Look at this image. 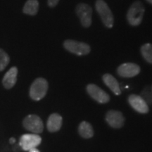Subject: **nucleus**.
Segmentation results:
<instances>
[{
	"instance_id": "1",
	"label": "nucleus",
	"mask_w": 152,
	"mask_h": 152,
	"mask_svg": "<svg viewBox=\"0 0 152 152\" xmlns=\"http://www.w3.org/2000/svg\"><path fill=\"white\" fill-rule=\"evenodd\" d=\"M144 14V7L141 1H136L130 6L127 14V19L131 26H139L142 21Z\"/></svg>"
},
{
	"instance_id": "2",
	"label": "nucleus",
	"mask_w": 152,
	"mask_h": 152,
	"mask_svg": "<svg viewBox=\"0 0 152 152\" xmlns=\"http://www.w3.org/2000/svg\"><path fill=\"white\" fill-rule=\"evenodd\" d=\"M48 90V83L45 78L38 77L33 82L30 88V96L32 99L39 101L44 98Z\"/></svg>"
},
{
	"instance_id": "3",
	"label": "nucleus",
	"mask_w": 152,
	"mask_h": 152,
	"mask_svg": "<svg viewBox=\"0 0 152 152\" xmlns=\"http://www.w3.org/2000/svg\"><path fill=\"white\" fill-rule=\"evenodd\" d=\"M96 11L99 13L101 19L107 28H111L113 26V16L111 9L104 0H97L95 4Z\"/></svg>"
},
{
	"instance_id": "4",
	"label": "nucleus",
	"mask_w": 152,
	"mask_h": 152,
	"mask_svg": "<svg viewBox=\"0 0 152 152\" xmlns=\"http://www.w3.org/2000/svg\"><path fill=\"white\" fill-rule=\"evenodd\" d=\"M64 47L68 52L78 56L88 54L90 52V47L86 43L67 39L64 42Z\"/></svg>"
},
{
	"instance_id": "5",
	"label": "nucleus",
	"mask_w": 152,
	"mask_h": 152,
	"mask_svg": "<svg viewBox=\"0 0 152 152\" xmlns=\"http://www.w3.org/2000/svg\"><path fill=\"white\" fill-rule=\"evenodd\" d=\"M23 124L26 130L35 134L42 132L44 130L42 121L40 118L36 115H29L26 116L23 120Z\"/></svg>"
},
{
	"instance_id": "6",
	"label": "nucleus",
	"mask_w": 152,
	"mask_h": 152,
	"mask_svg": "<svg viewBox=\"0 0 152 152\" xmlns=\"http://www.w3.org/2000/svg\"><path fill=\"white\" fill-rule=\"evenodd\" d=\"M76 14L83 27L89 28L92 24V8L88 4L80 3L76 7Z\"/></svg>"
},
{
	"instance_id": "7",
	"label": "nucleus",
	"mask_w": 152,
	"mask_h": 152,
	"mask_svg": "<svg viewBox=\"0 0 152 152\" xmlns=\"http://www.w3.org/2000/svg\"><path fill=\"white\" fill-rule=\"evenodd\" d=\"M42 138L37 134H25L20 137L19 144L24 151H29L41 144Z\"/></svg>"
},
{
	"instance_id": "8",
	"label": "nucleus",
	"mask_w": 152,
	"mask_h": 152,
	"mask_svg": "<svg viewBox=\"0 0 152 152\" xmlns=\"http://www.w3.org/2000/svg\"><path fill=\"white\" fill-rule=\"evenodd\" d=\"M87 91L95 101L101 104H105L109 102L110 97L109 94L94 84H90L87 86Z\"/></svg>"
},
{
	"instance_id": "9",
	"label": "nucleus",
	"mask_w": 152,
	"mask_h": 152,
	"mask_svg": "<svg viewBox=\"0 0 152 152\" xmlns=\"http://www.w3.org/2000/svg\"><path fill=\"white\" fill-rule=\"evenodd\" d=\"M118 74L123 77H132L138 75L140 67L133 63H125L118 68Z\"/></svg>"
},
{
	"instance_id": "10",
	"label": "nucleus",
	"mask_w": 152,
	"mask_h": 152,
	"mask_svg": "<svg viewBox=\"0 0 152 152\" xmlns=\"http://www.w3.org/2000/svg\"><path fill=\"white\" fill-rule=\"evenodd\" d=\"M129 104L139 113H147L149 111L148 104L142 96L136 94H131L128 98Z\"/></svg>"
},
{
	"instance_id": "11",
	"label": "nucleus",
	"mask_w": 152,
	"mask_h": 152,
	"mask_svg": "<svg viewBox=\"0 0 152 152\" xmlns=\"http://www.w3.org/2000/svg\"><path fill=\"white\" fill-rule=\"evenodd\" d=\"M106 120L107 123L114 128H121L125 122L122 113L118 111H109L106 113Z\"/></svg>"
},
{
	"instance_id": "12",
	"label": "nucleus",
	"mask_w": 152,
	"mask_h": 152,
	"mask_svg": "<svg viewBox=\"0 0 152 152\" xmlns=\"http://www.w3.org/2000/svg\"><path fill=\"white\" fill-rule=\"evenodd\" d=\"M18 75V69L16 67H11L4 76L2 83L7 90L11 89L16 85Z\"/></svg>"
},
{
	"instance_id": "13",
	"label": "nucleus",
	"mask_w": 152,
	"mask_h": 152,
	"mask_svg": "<svg viewBox=\"0 0 152 152\" xmlns=\"http://www.w3.org/2000/svg\"><path fill=\"white\" fill-rule=\"evenodd\" d=\"M62 117L58 113H52L47 121V129L49 132H54L58 131L61 128Z\"/></svg>"
},
{
	"instance_id": "14",
	"label": "nucleus",
	"mask_w": 152,
	"mask_h": 152,
	"mask_svg": "<svg viewBox=\"0 0 152 152\" xmlns=\"http://www.w3.org/2000/svg\"><path fill=\"white\" fill-rule=\"evenodd\" d=\"M103 80L104 83L106 85V86L109 87L112 92L115 95H120L121 94V89L118 83L116 80V79L111 75V74L106 73L103 76Z\"/></svg>"
},
{
	"instance_id": "15",
	"label": "nucleus",
	"mask_w": 152,
	"mask_h": 152,
	"mask_svg": "<svg viewBox=\"0 0 152 152\" xmlns=\"http://www.w3.org/2000/svg\"><path fill=\"white\" fill-rule=\"evenodd\" d=\"M39 9V2L37 0H28L25 4L23 12L30 16H35Z\"/></svg>"
},
{
	"instance_id": "16",
	"label": "nucleus",
	"mask_w": 152,
	"mask_h": 152,
	"mask_svg": "<svg viewBox=\"0 0 152 152\" xmlns=\"http://www.w3.org/2000/svg\"><path fill=\"white\" fill-rule=\"evenodd\" d=\"M78 132L81 137L86 139L92 137L93 134H94L92 125L89 123L86 122V121H83V122H82L80 124L78 128Z\"/></svg>"
},
{
	"instance_id": "17",
	"label": "nucleus",
	"mask_w": 152,
	"mask_h": 152,
	"mask_svg": "<svg viewBox=\"0 0 152 152\" xmlns=\"http://www.w3.org/2000/svg\"><path fill=\"white\" fill-rule=\"evenodd\" d=\"M141 53L144 58L149 62L152 64V45L147 43L141 47Z\"/></svg>"
},
{
	"instance_id": "18",
	"label": "nucleus",
	"mask_w": 152,
	"mask_h": 152,
	"mask_svg": "<svg viewBox=\"0 0 152 152\" xmlns=\"http://www.w3.org/2000/svg\"><path fill=\"white\" fill-rule=\"evenodd\" d=\"M10 62V58L7 53L0 49V72L3 71Z\"/></svg>"
},
{
	"instance_id": "19",
	"label": "nucleus",
	"mask_w": 152,
	"mask_h": 152,
	"mask_svg": "<svg viewBox=\"0 0 152 152\" xmlns=\"http://www.w3.org/2000/svg\"><path fill=\"white\" fill-rule=\"evenodd\" d=\"M59 0H48V5L49 7H54L58 4Z\"/></svg>"
},
{
	"instance_id": "20",
	"label": "nucleus",
	"mask_w": 152,
	"mask_h": 152,
	"mask_svg": "<svg viewBox=\"0 0 152 152\" xmlns=\"http://www.w3.org/2000/svg\"><path fill=\"white\" fill-rule=\"evenodd\" d=\"M28 152H39V151L37 149V148H33V149L29 150Z\"/></svg>"
},
{
	"instance_id": "21",
	"label": "nucleus",
	"mask_w": 152,
	"mask_h": 152,
	"mask_svg": "<svg viewBox=\"0 0 152 152\" xmlns=\"http://www.w3.org/2000/svg\"><path fill=\"white\" fill-rule=\"evenodd\" d=\"M15 142H16V140H15V139L13 138V137L11 138L10 140H9V142H10L11 144H14Z\"/></svg>"
},
{
	"instance_id": "22",
	"label": "nucleus",
	"mask_w": 152,
	"mask_h": 152,
	"mask_svg": "<svg viewBox=\"0 0 152 152\" xmlns=\"http://www.w3.org/2000/svg\"><path fill=\"white\" fill-rule=\"evenodd\" d=\"M147 1H148V2H149L150 4H152V0H147Z\"/></svg>"
}]
</instances>
